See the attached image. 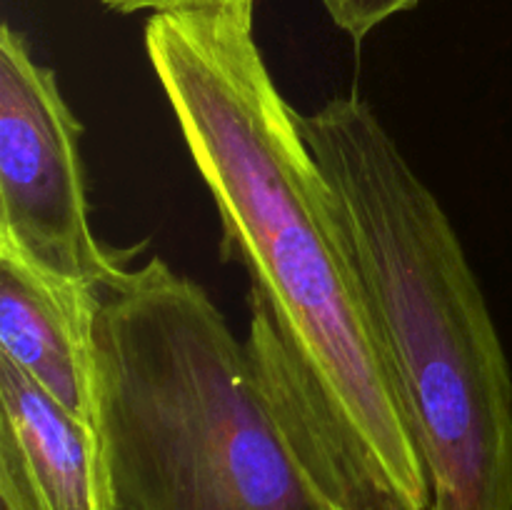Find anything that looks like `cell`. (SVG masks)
Listing matches in <instances>:
<instances>
[{
    "instance_id": "7a4b0ae2",
    "label": "cell",
    "mask_w": 512,
    "mask_h": 510,
    "mask_svg": "<svg viewBox=\"0 0 512 510\" xmlns=\"http://www.w3.org/2000/svg\"><path fill=\"white\" fill-rule=\"evenodd\" d=\"M100 435L120 510H330L333 475L258 315L240 343L150 258L100 288Z\"/></svg>"
},
{
    "instance_id": "8992f818",
    "label": "cell",
    "mask_w": 512,
    "mask_h": 510,
    "mask_svg": "<svg viewBox=\"0 0 512 510\" xmlns=\"http://www.w3.org/2000/svg\"><path fill=\"white\" fill-rule=\"evenodd\" d=\"M100 303L98 285L60 278L0 248V355L98 430Z\"/></svg>"
},
{
    "instance_id": "ba28073f",
    "label": "cell",
    "mask_w": 512,
    "mask_h": 510,
    "mask_svg": "<svg viewBox=\"0 0 512 510\" xmlns=\"http://www.w3.org/2000/svg\"><path fill=\"white\" fill-rule=\"evenodd\" d=\"M105 8L118 10V13H138V10H173V8H188V5L208 3V0H100Z\"/></svg>"
},
{
    "instance_id": "52a82bcc",
    "label": "cell",
    "mask_w": 512,
    "mask_h": 510,
    "mask_svg": "<svg viewBox=\"0 0 512 510\" xmlns=\"http://www.w3.org/2000/svg\"><path fill=\"white\" fill-rule=\"evenodd\" d=\"M418 3L420 0H323L333 23L353 40H363L380 23Z\"/></svg>"
},
{
    "instance_id": "6da1fadb",
    "label": "cell",
    "mask_w": 512,
    "mask_h": 510,
    "mask_svg": "<svg viewBox=\"0 0 512 510\" xmlns=\"http://www.w3.org/2000/svg\"><path fill=\"white\" fill-rule=\"evenodd\" d=\"M255 0L160 10L145 50L250 275L295 400L348 510H430V485L328 183L253 35Z\"/></svg>"
},
{
    "instance_id": "277c9868",
    "label": "cell",
    "mask_w": 512,
    "mask_h": 510,
    "mask_svg": "<svg viewBox=\"0 0 512 510\" xmlns=\"http://www.w3.org/2000/svg\"><path fill=\"white\" fill-rule=\"evenodd\" d=\"M78 118L55 73L8 23L0 30V248L103 288L123 265L88 220Z\"/></svg>"
},
{
    "instance_id": "5b68a950",
    "label": "cell",
    "mask_w": 512,
    "mask_h": 510,
    "mask_svg": "<svg viewBox=\"0 0 512 510\" xmlns=\"http://www.w3.org/2000/svg\"><path fill=\"white\" fill-rule=\"evenodd\" d=\"M0 510H120L98 428L0 355Z\"/></svg>"
},
{
    "instance_id": "3957f363",
    "label": "cell",
    "mask_w": 512,
    "mask_h": 510,
    "mask_svg": "<svg viewBox=\"0 0 512 510\" xmlns=\"http://www.w3.org/2000/svg\"><path fill=\"white\" fill-rule=\"evenodd\" d=\"M300 130L328 183L430 485V510H512V378L433 190L360 95Z\"/></svg>"
},
{
    "instance_id": "9c48e42d",
    "label": "cell",
    "mask_w": 512,
    "mask_h": 510,
    "mask_svg": "<svg viewBox=\"0 0 512 510\" xmlns=\"http://www.w3.org/2000/svg\"><path fill=\"white\" fill-rule=\"evenodd\" d=\"M330 510H348V508H340V505L333 503V505H330Z\"/></svg>"
}]
</instances>
